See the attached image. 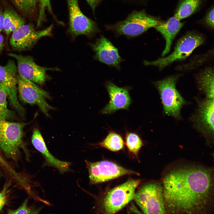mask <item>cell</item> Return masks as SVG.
Instances as JSON below:
<instances>
[{"label": "cell", "instance_id": "obj_23", "mask_svg": "<svg viewBox=\"0 0 214 214\" xmlns=\"http://www.w3.org/2000/svg\"><path fill=\"white\" fill-rule=\"evenodd\" d=\"M125 142L126 147L131 152L137 155L143 145V141L136 133L126 131Z\"/></svg>", "mask_w": 214, "mask_h": 214}, {"label": "cell", "instance_id": "obj_4", "mask_svg": "<svg viewBox=\"0 0 214 214\" xmlns=\"http://www.w3.org/2000/svg\"><path fill=\"white\" fill-rule=\"evenodd\" d=\"M26 124L0 119V149L7 157L14 158L20 148H24L22 139Z\"/></svg>", "mask_w": 214, "mask_h": 214}, {"label": "cell", "instance_id": "obj_7", "mask_svg": "<svg viewBox=\"0 0 214 214\" xmlns=\"http://www.w3.org/2000/svg\"><path fill=\"white\" fill-rule=\"evenodd\" d=\"M159 23L156 18L148 15L144 11H135L126 19L117 24L114 29L119 34L133 37L140 34L151 28L155 27Z\"/></svg>", "mask_w": 214, "mask_h": 214}, {"label": "cell", "instance_id": "obj_3", "mask_svg": "<svg viewBox=\"0 0 214 214\" xmlns=\"http://www.w3.org/2000/svg\"><path fill=\"white\" fill-rule=\"evenodd\" d=\"M177 78L176 76H169L156 81L155 85L160 94L164 113L179 119L181 109L185 102L177 89Z\"/></svg>", "mask_w": 214, "mask_h": 214}, {"label": "cell", "instance_id": "obj_18", "mask_svg": "<svg viewBox=\"0 0 214 214\" xmlns=\"http://www.w3.org/2000/svg\"><path fill=\"white\" fill-rule=\"evenodd\" d=\"M180 21L174 16L166 22L159 23L155 27L161 34L166 41L165 48L162 54L163 56L169 52L174 39L183 25V23Z\"/></svg>", "mask_w": 214, "mask_h": 214}, {"label": "cell", "instance_id": "obj_2", "mask_svg": "<svg viewBox=\"0 0 214 214\" xmlns=\"http://www.w3.org/2000/svg\"><path fill=\"white\" fill-rule=\"evenodd\" d=\"M133 199L145 214L166 213L162 185L158 182L147 184L135 193Z\"/></svg>", "mask_w": 214, "mask_h": 214}, {"label": "cell", "instance_id": "obj_21", "mask_svg": "<svg viewBox=\"0 0 214 214\" xmlns=\"http://www.w3.org/2000/svg\"><path fill=\"white\" fill-rule=\"evenodd\" d=\"M201 3V0H181L174 16L180 20L186 18L197 11Z\"/></svg>", "mask_w": 214, "mask_h": 214}, {"label": "cell", "instance_id": "obj_22", "mask_svg": "<svg viewBox=\"0 0 214 214\" xmlns=\"http://www.w3.org/2000/svg\"><path fill=\"white\" fill-rule=\"evenodd\" d=\"M125 143L122 136L114 131H110L103 141L97 144L98 145L113 152L122 149Z\"/></svg>", "mask_w": 214, "mask_h": 214}, {"label": "cell", "instance_id": "obj_11", "mask_svg": "<svg viewBox=\"0 0 214 214\" xmlns=\"http://www.w3.org/2000/svg\"><path fill=\"white\" fill-rule=\"evenodd\" d=\"M69 13V32L73 37L90 35L97 30L95 23L80 10L78 0H67Z\"/></svg>", "mask_w": 214, "mask_h": 214}, {"label": "cell", "instance_id": "obj_33", "mask_svg": "<svg viewBox=\"0 0 214 214\" xmlns=\"http://www.w3.org/2000/svg\"><path fill=\"white\" fill-rule=\"evenodd\" d=\"M4 46L3 37L0 34V53L3 50Z\"/></svg>", "mask_w": 214, "mask_h": 214}, {"label": "cell", "instance_id": "obj_26", "mask_svg": "<svg viewBox=\"0 0 214 214\" xmlns=\"http://www.w3.org/2000/svg\"><path fill=\"white\" fill-rule=\"evenodd\" d=\"M39 13L37 23V27L40 26L45 20V10L46 9H48L51 14L55 18L52 11L50 0H39Z\"/></svg>", "mask_w": 214, "mask_h": 214}, {"label": "cell", "instance_id": "obj_10", "mask_svg": "<svg viewBox=\"0 0 214 214\" xmlns=\"http://www.w3.org/2000/svg\"><path fill=\"white\" fill-rule=\"evenodd\" d=\"M214 99L199 101L196 111L191 120L195 128L201 133L207 141L214 140Z\"/></svg>", "mask_w": 214, "mask_h": 214}, {"label": "cell", "instance_id": "obj_8", "mask_svg": "<svg viewBox=\"0 0 214 214\" xmlns=\"http://www.w3.org/2000/svg\"><path fill=\"white\" fill-rule=\"evenodd\" d=\"M85 162L91 184L101 183L125 175L139 174L108 161L92 162L86 160Z\"/></svg>", "mask_w": 214, "mask_h": 214}, {"label": "cell", "instance_id": "obj_17", "mask_svg": "<svg viewBox=\"0 0 214 214\" xmlns=\"http://www.w3.org/2000/svg\"><path fill=\"white\" fill-rule=\"evenodd\" d=\"M32 142L35 148L42 155L45 159V166L54 167L62 174L71 170L70 162L59 160L49 152L40 132L37 128L34 130Z\"/></svg>", "mask_w": 214, "mask_h": 214}, {"label": "cell", "instance_id": "obj_19", "mask_svg": "<svg viewBox=\"0 0 214 214\" xmlns=\"http://www.w3.org/2000/svg\"><path fill=\"white\" fill-rule=\"evenodd\" d=\"M24 23V20L13 10L7 8L3 12V29L7 35Z\"/></svg>", "mask_w": 214, "mask_h": 214}, {"label": "cell", "instance_id": "obj_29", "mask_svg": "<svg viewBox=\"0 0 214 214\" xmlns=\"http://www.w3.org/2000/svg\"><path fill=\"white\" fill-rule=\"evenodd\" d=\"M6 188L5 187L2 192L0 193V211L6 202Z\"/></svg>", "mask_w": 214, "mask_h": 214}, {"label": "cell", "instance_id": "obj_28", "mask_svg": "<svg viewBox=\"0 0 214 214\" xmlns=\"http://www.w3.org/2000/svg\"><path fill=\"white\" fill-rule=\"evenodd\" d=\"M214 10L213 7L208 12L205 18L206 23L213 29L214 28Z\"/></svg>", "mask_w": 214, "mask_h": 214}, {"label": "cell", "instance_id": "obj_13", "mask_svg": "<svg viewBox=\"0 0 214 214\" xmlns=\"http://www.w3.org/2000/svg\"><path fill=\"white\" fill-rule=\"evenodd\" d=\"M0 84L6 89L11 105L21 115H23L24 109L17 97V67L13 60H9L4 66L0 65Z\"/></svg>", "mask_w": 214, "mask_h": 214}, {"label": "cell", "instance_id": "obj_16", "mask_svg": "<svg viewBox=\"0 0 214 214\" xmlns=\"http://www.w3.org/2000/svg\"><path fill=\"white\" fill-rule=\"evenodd\" d=\"M95 53V58L98 61L119 68L122 59L118 50L106 38L101 36L95 43L91 45Z\"/></svg>", "mask_w": 214, "mask_h": 214}, {"label": "cell", "instance_id": "obj_9", "mask_svg": "<svg viewBox=\"0 0 214 214\" xmlns=\"http://www.w3.org/2000/svg\"><path fill=\"white\" fill-rule=\"evenodd\" d=\"M17 84L21 100L25 103L37 105L44 114L49 117L48 111L54 109L45 100L51 99L49 93L19 74L17 75Z\"/></svg>", "mask_w": 214, "mask_h": 214}, {"label": "cell", "instance_id": "obj_6", "mask_svg": "<svg viewBox=\"0 0 214 214\" xmlns=\"http://www.w3.org/2000/svg\"><path fill=\"white\" fill-rule=\"evenodd\" d=\"M141 182L139 180H130L110 190L103 202L104 213L113 214L119 211L133 199L135 191Z\"/></svg>", "mask_w": 214, "mask_h": 214}, {"label": "cell", "instance_id": "obj_24", "mask_svg": "<svg viewBox=\"0 0 214 214\" xmlns=\"http://www.w3.org/2000/svg\"><path fill=\"white\" fill-rule=\"evenodd\" d=\"M39 0H12L15 6L23 15L31 16L36 10Z\"/></svg>", "mask_w": 214, "mask_h": 214}, {"label": "cell", "instance_id": "obj_5", "mask_svg": "<svg viewBox=\"0 0 214 214\" xmlns=\"http://www.w3.org/2000/svg\"><path fill=\"white\" fill-rule=\"evenodd\" d=\"M203 41V37L199 34L188 32L178 41L174 51L169 55L152 62L145 61L144 64L164 68L175 61L186 58Z\"/></svg>", "mask_w": 214, "mask_h": 214}, {"label": "cell", "instance_id": "obj_14", "mask_svg": "<svg viewBox=\"0 0 214 214\" xmlns=\"http://www.w3.org/2000/svg\"><path fill=\"white\" fill-rule=\"evenodd\" d=\"M8 55L17 61L19 74L26 79L38 84H43L47 79L46 71L54 69L41 67L29 56L10 53Z\"/></svg>", "mask_w": 214, "mask_h": 214}, {"label": "cell", "instance_id": "obj_31", "mask_svg": "<svg viewBox=\"0 0 214 214\" xmlns=\"http://www.w3.org/2000/svg\"><path fill=\"white\" fill-rule=\"evenodd\" d=\"M0 163L3 166L6 167L8 170L11 171H13V169L9 166L7 163L2 158L0 154Z\"/></svg>", "mask_w": 214, "mask_h": 214}, {"label": "cell", "instance_id": "obj_32", "mask_svg": "<svg viewBox=\"0 0 214 214\" xmlns=\"http://www.w3.org/2000/svg\"><path fill=\"white\" fill-rule=\"evenodd\" d=\"M3 29V12L0 10V33Z\"/></svg>", "mask_w": 214, "mask_h": 214}, {"label": "cell", "instance_id": "obj_25", "mask_svg": "<svg viewBox=\"0 0 214 214\" xmlns=\"http://www.w3.org/2000/svg\"><path fill=\"white\" fill-rule=\"evenodd\" d=\"M7 93L5 87L0 84V119H9L14 117L13 112L7 107Z\"/></svg>", "mask_w": 214, "mask_h": 214}, {"label": "cell", "instance_id": "obj_1", "mask_svg": "<svg viewBox=\"0 0 214 214\" xmlns=\"http://www.w3.org/2000/svg\"><path fill=\"white\" fill-rule=\"evenodd\" d=\"M162 183L166 212L199 214L211 212L214 201L212 169L195 163H177L164 172Z\"/></svg>", "mask_w": 214, "mask_h": 214}, {"label": "cell", "instance_id": "obj_27", "mask_svg": "<svg viewBox=\"0 0 214 214\" xmlns=\"http://www.w3.org/2000/svg\"><path fill=\"white\" fill-rule=\"evenodd\" d=\"M37 213L34 211L27 205V200H25L21 205L18 209L14 210H10L8 211V214H31Z\"/></svg>", "mask_w": 214, "mask_h": 214}, {"label": "cell", "instance_id": "obj_12", "mask_svg": "<svg viewBox=\"0 0 214 214\" xmlns=\"http://www.w3.org/2000/svg\"><path fill=\"white\" fill-rule=\"evenodd\" d=\"M52 27L51 25L45 29L36 31L33 24H24L13 32L10 44L16 50H24L31 47L42 37L50 36Z\"/></svg>", "mask_w": 214, "mask_h": 214}, {"label": "cell", "instance_id": "obj_30", "mask_svg": "<svg viewBox=\"0 0 214 214\" xmlns=\"http://www.w3.org/2000/svg\"><path fill=\"white\" fill-rule=\"evenodd\" d=\"M86 1L94 12L95 8L100 3L101 0H86Z\"/></svg>", "mask_w": 214, "mask_h": 214}, {"label": "cell", "instance_id": "obj_15", "mask_svg": "<svg viewBox=\"0 0 214 214\" xmlns=\"http://www.w3.org/2000/svg\"><path fill=\"white\" fill-rule=\"evenodd\" d=\"M106 87L110 101L102 110L101 112L109 114L119 110L128 109L131 103L128 89L119 87L111 81L106 83Z\"/></svg>", "mask_w": 214, "mask_h": 214}, {"label": "cell", "instance_id": "obj_20", "mask_svg": "<svg viewBox=\"0 0 214 214\" xmlns=\"http://www.w3.org/2000/svg\"><path fill=\"white\" fill-rule=\"evenodd\" d=\"M199 88L204 93L206 98L214 99V72L211 68L204 70L198 80Z\"/></svg>", "mask_w": 214, "mask_h": 214}]
</instances>
